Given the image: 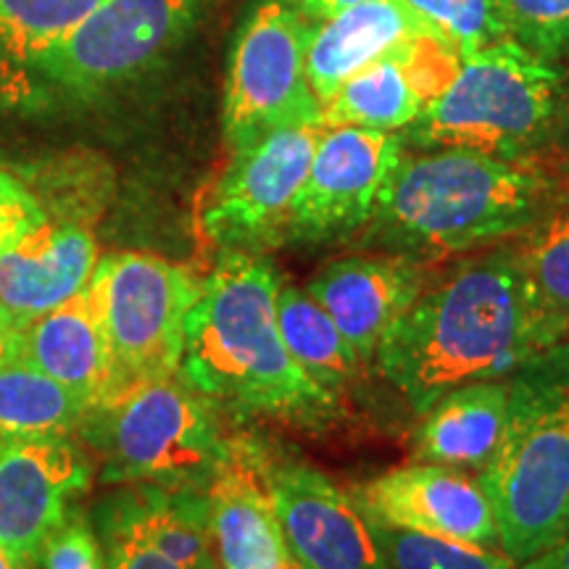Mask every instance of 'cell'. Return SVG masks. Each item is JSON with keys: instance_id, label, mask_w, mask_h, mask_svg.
Here are the masks:
<instances>
[{"instance_id": "9", "label": "cell", "mask_w": 569, "mask_h": 569, "mask_svg": "<svg viewBox=\"0 0 569 569\" xmlns=\"http://www.w3.org/2000/svg\"><path fill=\"white\" fill-rule=\"evenodd\" d=\"M206 0H103L27 69L61 96L96 98L134 80L193 30Z\"/></svg>"}, {"instance_id": "25", "label": "cell", "mask_w": 569, "mask_h": 569, "mask_svg": "<svg viewBox=\"0 0 569 569\" xmlns=\"http://www.w3.org/2000/svg\"><path fill=\"white\" fill-rule=\"evenodd\" d=\"M103 0H0V69L27 71Z\"/></svg>"}, {"instance_id": "22", "label": "cell", "mask_w": 569, "mask_h": 569, "mask_svg": "<svg viewBox=\"0 0 569 569\" xmlns=\"http://www.w3.org/2000/svg\"><path fill=\"white\" fill-rule=\"evenodd\" d=\"M507 409V377L448 390L422 411L415 432V457L427 465L482 472L501 443Z\"/></svg>"}, {"instance_id": "20", "label": "cell", "mask_w": 569, "mask_h": 569, "mask_svg": "<svg viewBox=\"0 0 569 569\" xmlns=\"http://www.w3.org/2000/svg\"><path fill=\"white\" fill-rule=\"evenodd\" d=\"M427 32L403 0H365L330 19L311 21L306 74L319 106L356 71Z\"/></svg>"}, {"instance_id": "17", "label": "cell", "mask_w": 569, "mask_h": 569, "mask_svg": "<svg viewBox=\"0 0 569 569\" xmlns=\"http://www.w3.org/2000/svg\"><path fill=\"white\" fill-rule=\"evenodd\" d=\"M306 293L322 306L361 365H372L382 338L425 293V269L407 256H346L319 269Z\"/></svg>"}, {"instance_id": "37", "label": "cell", "mask_w": 569, "mask_h": 569, "mask_svg": "<svg viewBox=\"0 0 569 569\" xmlns=\"http://www.w3.org/2000/svg\"><path fill=\"white\" fill-rule=\"evenodd\" d=\"M0 569H13V565H11V559L6 557V551L0 549Z\"/></svg>"}, {"instance_id": "34", "label": "cell", "mask_w": 569, "mask_h": 569, "mask_svg": "<svg viewBox=\"0 0 569 569\" xmlns=\"http://www.w3.org/2000/svg\"><path fill=\"white\" fill-rule=\"evenodd\" d=\"M519 569H569V532L553 549L540 553L538 559L528 561V565H522Z\"/></svg>"}, {"instance_id": "21", "label": "cell", "mask_w": 569, "mask_h": 569, "mask_svg": "<svg viewBox=\"0 0 569 569\" xmlns=\"http://www.w3.org/2000/svg\"><path fill=\"white\" fill-rule=\"evenodd\" d=\"M101 532H127L182 569H219L206 488L148 486L103 503Z\"/></svg>"}, {"instance_id": "33", "label": "cell", "mask_w": 569, "mask_h": 569, "mask_svg": "<svg viewBox=\"0 0 569 569\" xmlns=\"http://www.w3.org/2000/svg\"><path fill=\"white\" fill-rule=\"evenodd\" d=\"M293 3L309 21H322L336 17L340 11L351 9L356 3H365V0H293Z\"/></svg>"}, {"instance_id": "3", "label": "cell", "mask_w": 569, "mask_h": 569, "mask_svg": "<svg viewBox=\"0 0 569 569\" xmlns=\"http://www.w3.org/2000/svg\"><path fill=\"white\" fill-rule=\"evenodd\" d=\"M280 280L259 253L224 251L184 325L180 377L217 407L319 427L340 398L319 388L277 325Z\"/></svg>"}, {"instance_id": "8", "label": "cell", "mask_w": 569, "mask_h": 569, "mask_svg": "<svg viewBox=\"0 0 569 569\" xmlns=\"http://www.w3.org/2000/svg\"><path fill=\"white\" fill-rule=\"evenodd\" d=\"M311 21L293 0H261L234 38L224 82L222 124L232 151L284 127L319 124L306 74Z\"/></svg>"}, {"instance_id": "28", "label": "cell", "mask_w": 569, "mask_h": 569, "mask_svg": "<svg viewBox=\"0 0 569 569\" xmlns=\"http://www.w3.org/2000/svg\"><path fill=\"white\" fill-rule=\"evenodd\" d=\"M403 3L461 59L496 42L511 40L503 0H403Z\"/></svg>"}, {"instance_id": "13", "label": "cell", "mask_w": 569, "mask_h": 569, "mask_svg": "<svg viewBox=\"0 0 569 569\" xmlns=\"http://www.w3.org/2000/svg\"><path fill=\"white\" fill-rule=\"evenodd\" d=\"M264 478L282 536L301 569H386L356 498L306 461L264 453Z\"/></svg>"}, {"instance_id": "31", "label": "cell", "mask_w": 569, "mask_h": 569, "mask_svg": "<svg viewBox=\"0 0 569 569\" xmlns=\"http://www.w3.org/2000/svg\"><path fill=\"white\" fill-rule=\"evenodd\" d=\"M46 222V211L21 177L0 169V251Z\"/></svg>"}, {"instance_id": "23", "label": "cell", "mask_w": 569, "mask_h": 569, "mask_svg": "<svg viewBox=\"0 0 569 569\" xmlns=\"http://www.w3.org/2000/svg\"><path fill=\"white\" fill-rule=\"evenodd\" d=\"M277 325L296 365L319 388L340 398L359 375L361 361L348 346L332 317L306 293V288L280 284L277 290Z\"/></svg>"}, {"instance_id": "5", "label": "cell", "mask_w": 569, "mask_h": 569, "mask_svg": "<svg viewBox=\"0 0 569 569\" xmlns=\"http://www.w3.org/2000/svg\"><path fill=\"white\" fill-rule=\"evenodd\" d=\"M565 92L561 63L503 40L465 56L453 82L401 134L425 151L457 148L509 159L540 153L559 124Z\"/></svg>"}, {"instance_id": "30", "label": "cell", "mask_w": 569, "mask_h": 569, "mask_svg": "<svg viewBox=\"0 0 569 569\" xmlns=\"http://www.w3.org/2000/svg\"><path fill=\"white\" fill-rule=\"evenodd\" d=\"M46 569H106L101 540L77 509H69L63 522L48 538L42 551Z\"/></svg>"}, {"instance_id": "24", "label": "cell", "mask_w": 569, "mask_h": 569, "mask_svg": "<svg viewBox=\"0 0 569 569\" xmlns=\"http://www.w3.org/2000/svg\"><path fill=\"white\" fill-rule=\"evenodd\" d=\"M88 407L38 369L9 359L0 365V440L71 436Z\"/></svg>"}, {"instance_id": "29", "label": "cell", "mask_w": 569, "mask_h": 569, "mask_svg": "<svg viewBox=\"0 0 569 569\" xmlns=\"http://www.w3.org/2000/svg\"><path fill=\"white\" fill-rule=\"evenodd\" d=\"M511 40L540 59H569V0H503Z\"/></svg>"}, {"instance_id": "14", "label": "cell", "mask_w": 569, "mask_h": 569, "mask_svg": "<svg viewBox=\"0 0 569 569\" xmlns=\"http://www.w3.org/2000/svg\"><path fill=\"white\" fill-rule=\"evenodd\" d=\"M461 56L436 34H419L340 84L319 111V127L403 132L459 74Z\"/></svg>"}, {"instance_id": "2", "label": "cell", "mask_w": 569, "mask_h": 569, "mask_svg": "<svg viewBox=\"0 0 569 569\" xmlns=\"http://www.w3.org/2000/svg\"><path fill=\"white\" fill-rule=\"evenodd\" d=\"M567 184L540 153H407L359 240L415 261L478 251L519 238Z\"/></svg>"}, {"instance_id": "19", "label": "cell", "mask_w": 569, "mask_h": 569, "mask_svg": "<svg viewBox=\"0 0 569 569\" xmlns=\"http://www.w3.org/2000/svg\"><path fill=\"white\" fill-rule=\"evenodd\" d=\"M11 359L71 390L88 411L103 407L124 388L88 290L17 332Z\"/></svg>"}, {"instance_id": "26", "label": "cell", "mask_w": 569, "mask_h": 569, "mask_svg": "<svg viewBox=\"0 0 569 569\" xmlns=\"http://www.w3.org/2000/svg\"><path fill=\"white\" fill-rule=\"evenodd\" d=\"M538 301L569 325V184L515 243Z\"/></svg>"}, {"instance_id": "1", "label": "cell", "mask_w": 569, "mask_h": 569, "mask_svg": "<svg viewBox=\"0 0 569 569\" xmlns=\"http://www.w3.org/2000/svg\"><path fill=\"white\" fill-rule=\"evenodd\" d=\"M567 336L565 319L532 293L515 246H501L425 290L372 365L422 415L448 390L501 380Z\"/></svg>"}, {"instance_id": "18", "label": "cell", "mask_w": 569, "mask_h": 569, "mask_svg": "<svg viewBox=\"0 0 569 569\" xmlns=\"http://www.w3.org/2000/svg\"><path fill=\"white\" fill-rule=\"evenodd\" d=\"M98 259L92 224L46 217L0 251V322L17 336L84 290Z\"/></svg>"}, {"instance_id": "12", "label": "cell", "mask_w": 569, "mask_h": 569, "mask_svg": "<svg viewBox=\"0 0 569 569\" xmlns=\"http://www.w3.org/2000/svg\"><path fill=\"white\" fill-rule=\"evenodd\" d=\"M88 453L71 436L0 440V549L13 569H34L48 538L90 486Z\"/></svg>"}, {"instance_id": "35", "label": "cell", "mask_w": 569, "mask_h": 569, "mask_svg": "<svg viewBox=\"0 0 569 569\" xmlns=\"http://www.w3.org/2000/svg\"><path fill=\"white\" fill-rule=\"evenodd\" d=\"M11 348H13V336L6 330V325L0 322V365L11 359Z\"/></svg>"}, {"instance_id": "6", "label": "cell", "mask_w": 569, "mask_h": 569, "mask_svg": "<svg viewBox=\"0 0 569 569\" xmlns=\"http://www.w3.org/2000/svg\"><path fill=\"white\" fill-rule=\"evenodd\" d=\"M211 407L177 372L122 388L77 432L101 453L106 482L206 488L227 451Z\"/></svg>"}, {"instance_id": "36", "label": "cell", "mask_w": 569, "mask_h": 569, "mask_svg": "<svg viewBox=\"0 0 569 569\" xmlns=\"http://www.w3.org/2000/svg\"><path fill=\"white\" fill-rule=\"evenodd\" d=\"M559 124H565L569 130V82H567V92H565V103H561V117H559Z\"/></svg>"}, {"instance_id": "11", "label": "cell", "mask_w": 569, "mask_h": 569, "mask_svg": "<svg viewBox=\"0 0 569 569\" xmlns=\"http://www.w3.org/2000/svg\"><path fill=\"white\" fill-rule=\"evenodd\" d=\"M403 156L401 132L322 127L284 240L325 243L359 234L380 209Z\"/></svg>"}, {"instance_id": "10", "label": "cell", "mask_w": 569, "mask_h": 569, "mask_svg": "<svg viewBox=\"0 0 569 569\" xmlns=\"http://www.w3.org/2000/svg\"><path fill=\"white\" fill-rule=\"evenodd\" d=\"M319 130V124L284 127L232 151L198 213L203 238L213 248L259 253L284 243Z\"/></svg>"}, {"instance_id": "16", "label": "cell", "mask_w": 569, "mask_h": 569, "mask_svg": "<svg viewBox=\"0 0 569 569\" xmlns=\"http://www.w3.org/2000/svg\"><path fill=\"white\" fill-rule=\"evenodd\" d=\"M264 448L227 440L206 482L209 532L219 569H301L282 536L264 478Z\"/></svg>"}, {"instance_id": "32", "label": "cell", "mask_w": 569, "mask_h": 569, "mask_svg": "<svg viewBox=\"0 0 569 569\" xmlns=\"http://www.w3.org/2000/svg\"><path fill=\"white\" fill-rule=\"evenodd\" d=\"M101 536L106 543V569H182L127 532H101Z\"/></svg>"}, {"instance_id": "15", "label": "cell", "mask_w": 569, "mask_h": 569, "mask_svg": "<svg viewBox=\"0 0 569 569\" xmlns=\"http://www.w3.org/2000/svg\"><path fill=\"white\" fill-rule=\"evenodd\" d=\"M375 522L501 551L493 507L478 480L440 465H411L380 475L356 493Z\"/></svg>"}, {"instance_id": "27", "label": "cell", "mask_w": 569, "mask_h": 569, "mask_svg": "<svg viewBox=\"0 0 569 569\" xmlns=\"http://www.w3.org/2000/svg\"><path fill=\"white\" fill-rule=\"evenodd\" d=\"M369 525L386 559V569H519L517 561H511L503 551L390 528L375 519H369Z\"/></svg>"}, {"instance_id": "7", "label": "cell", "mask_w": 569, "mask_h": 569, "mask_svg": "<svg viewBox=\"0 0 569 569\" xmlns=\"http://www.w3.org/2000/svg\"><path fill=\"white\" fill-rule=\"evenodd\" d=\"M201 280L153 253L119 251L98 259L84 284L122 386L180 372L184 325Z\"/></svg>"}, {"instance_id": "4", "label": "cell", "mask_w": 569, "mask_h": 569, "mask_svg": "<svg viewBox=\"0 0 569 569\" xmlns=\"http://www.w3.org/2000/svg\"><path fill=\"white\" fill-rule=\"evenodd\" d=\"M501 443L480 472L498 543L519 567L569 532V340L507 375Z\"/></svg>"}]
</instances>
